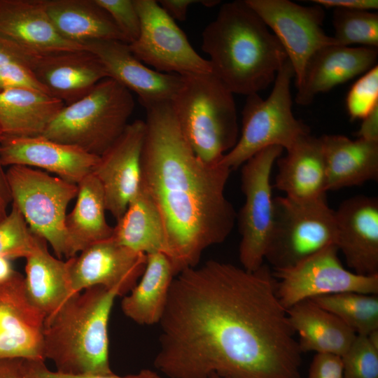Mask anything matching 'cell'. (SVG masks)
I'll return each instance as SVG.
<instances>
[{"mask_svg":"<svg viewBox=\"0 0 378 378\" xmlns=\"http://www.w3.org/2000/svg\"><path fill=\"white\" fill-rule=\"evenodd\" d=\"M154 366L169 378H301L272 270L210 260L172 282Z\"/></svg>","mask_w":378,"mask_h":378,"instance_id":"6da1fadb","label":"cell"},{"mask_svg":"<svg viewBox=\"0 0 378 378\" xmlns=\"http://www.w3.org/2000/svg\"><path fill=\"white\" fill-rule=\"evenodd\" d=\"M141 186L157 206L175 276L197 265L203 252L223 242L237 214L225 196L231 169L209 164L182 133L171 102L146 108Z\"/></svg>","mask_w":378,"mask_h":378,"instance_id":"7a4b0ae2","label":"cell"},{"mask_svg":"<svg viewBox=\"0 0 378 378\" xmlns=\"http://www.w3.org/2000/svg\"><path fill=\"white\" fill-rule=\"evenodd\" d=\"M202 36L212 73L233 94L248 96L266 89L288 59L277 38L245 0L223 4Z\"/></svg>","mask_w":378,"mask_h":378,"instance_id":"3957f363","label":"cell"},{"mask_svg":"<svg viewBox=\"0 0 378 378\" xmlns=\"http://www.w3.org/2000/svg\"><path fill=\"white\" fill-rule=\"evenodd\" d=\"M118 296L115 290L91 287L72 295L46 316L44 356L55 363L57 372L72 375L112 372L108 323Z\"/></svg>","mask_w":378,"mask_h":378,"instance_id":"277c9868","label":"cell"},{"mask_svg":"<svg viewBox=\"0 0 378 378\" xmlns=\"http://www.w3.org/2000/svg\"><path fill=\"white\" fill-rule=\"evenodd\" d=\"M181 76L171 101L181 130L198 158L218 164L239 139L234 94L212 72Z\"/></svg>","mask_w":378,"mask_h":378,"instance_id":"5b68a950","label":"cell"},{"mask_svg":"<svg viewBox=\"0 0 378 378\" xmlns=\"http://www.w3.org/2000/svg\"><path fill=\"white\" fill-rule=\"evenodd\" d=\"M131 92L111 78L64 105L43 136L100 156L120 136L134 109Z\"/></svg>","mask_w":378,"mask_h":378,"instance_id":"8992f818","label":"cell"},{"mask_svg":"<svg viewBox=\"0 0 378 378\" xmlns=\"http://www.w3.org/2000/svg\"><path fill=\"white\" fill-rule=\"evenodd\" d=\"M295 74L287 59L274 79L266 99L258 93L246 96L242 111L240 136L234 146L220 162L236 169L262 150L270 146L290 148L302 136L309 134V127L298 120L292 111L291 80Z\"/></svg>","mask_w":378,"mask_h":378,"instance_id":"52a82bcc","label":"cell"},{"mask_svg":"<svg viewBox=\"0 0 378 378\" xmlns=\"http://www.w3.org/2000/svg\"><path fill=\"white\" fill-rule=\"evenodd\" d=\"M6 175L11 202L31 232L45 239L58 258H72L65 219L69 202L76 197L78 185L22 165L8 167Z\"/></svg>","mask_w":378,"mask_h":378,"instance_id":"ba28073f","label":"cell"},{"mask_svg":"<svg viewBox=\"0 0 378 378\" xmlns=\"http://www.w3.org/2000/svg\"><path fill=\"white\" fill-rule=\"evenodd\" d=\"M274 220L265 260L273 270L292 267L335 244V210L326 195L311 200L274 197Z\"/></svg>","mask_w":378,"mask_h":378,"instance_id":"9c48e42d","label":"cell"},{"mask_svg":"<svg viewBox=\"0 0 378 378\" xmlns=\"http://www.w3.org/2000/svg\"><path fill=\"white\" fill-rule=\"evenodd\" d=\"M283 150L280 146L266 148L241 165V188L245 199L237 214L241 235L239 258L241 267L248 271L264 264L274 211L271 174Z\"/></svg>","mask_w":378,"mask_h":378,"instance_id":"30bf717a","label":"cell"},{"mask_svg":"<svg viewBox=\"0 0 378 378\" xmlns=\"http://www.w3.org/2000/svg\"><path fill=\"white\" fill-rule=\"evenodd\" d=\"M338 252L332 244L292 267L272 270L278 298L286 309L318 296L349 292L378 294V274L360 275L346 270Z\"/></svg>","mask_w":378,"mask_h":378,"instance_id":"8fae6325","label":"cell"},{"mask_svg":"<svg viewBox=\"0 0 378 378\" xmlns=\"http://www.w3.org/2000/svg\"><path fill=\"white\" fill-rule=\"evenodd\" d=\"M141 21L136 41L129 44L133 55L154 70L180 76L212 72L186 35L155 0H134Z\"/></svg>","mask_w":378,"mask_h":378,"instance_id":"7c38bea8","label":"cell"},{"mask_svg":"<svg viewBox=\"0 0 378 378\" xmlns=\"http://www.w3.org/2000/svg\"><path fill=\"white\" fill-rule=\"evenodd\" d=\"M245 1L283 46L294 70L296 87L312 55L322 47L337 44L323 29L326 14L318 5L304 6L288 0Z\"/></svg>","mask_w":378,"mask_h":378,"instance_id":"4fadbf2b","label":"cell"},{"mask_svg":"<svg viewBox=\"0 0 378 378\" xmlns=\"http://www.w3.org/2000/svg\"><path fill=\"white\" fill-rule=\"evenodd\" d=\"M146 259V254L120 244L113 237L94 243L68 259L72 291L75 294L103 286L124 296L142 276Z\"/></svg>","mask_w":378,"mask_h":378,"instance_id":"5bb4252c","label":"cell"},{"mask_svg":"<svg viewBox=\"0 0 378 378\" xmlns=\"http://www.w3.org/2000/svg\"><path fill=\"white\" fill-rule=\"evenodd\" d=\"M45 318L28 298L22 274L0 282V359L44 361Z\"/></svg>","mask_w":378,"mask_h":378,"instance_id":"9a60e30c","label":"cell"},{"mask_svg":"<svg viewBox=\"0 0 378 378\" xmlns=\"http://www.w3.org/2000/svg\"><path fill=\"white\" fill-rule=\"evenodd\" d=\"M145 133V121L136 120L129 123L99 156L92 172L102 188L106 210L116 221L141 188V158Z\"/></svg>","mask_w":378,"mask_h":378,"instance_id":"2e32d148","label":"cell"},{"mask_svg":"<svg viewBox=\"0 0 378 378\" xmlns=\"http://www.w3.org/2000/svg\"><path fill=\"white\" fill-rule=\"evenodd\" d=\"M335 245L348 267L360 275L378 274V199L363 195L335 211Z\"/></svg>","mask_w":378,"mask_h":378,"instance_id":"e0dca14e","label":"cell"},{"mask_svg":"<svg viewBox=\"0 0 378 378\" xmlns=\"http://www.w3.org/2000/svg\"><path fill=\"white\" fill-rule=\"evenodd\" d=\"M84 46L98 57L108 78L136 93L145 108L171 102L181 85V76L148 68L133 55L126 43L99 40L88 42Z\"/></svg>","mask_w":378,"mask_h":378,"instance_id":"ac0fdd59","label":"cell"},{"mask_svg":"<svg viewBox=\"0 0 378 378\" xmlns=\"http://www.w3.org/2000/svg\"><path fill=\"white\" fill-rule=\"evenodd\" d=\"M99 158L76 146L43 136H3L0 144L3 167L22 165L38 167L76 185L92 172Z\"/></svg>","mask_w":378,"mask_h":378,"instance_id":"d6986e66","label":"cell"},{"mask_svg":"<svg viewBox=\"0 0 378 378\" xmlns=\"http://www.w3.org/2000/svg\"><path fill=\"white\" fill-rule=\"evenodd\" d=\"M377 56V48H374L337 44L322 47L306 64L302 80L296 87V103L307 106L318 94L365 74L376 66Z\"/></svg>","mask_w":378,"mask_h":378,"instance_id":"ffe728a7","label":"cell"},{"mask_svg":"<svg viewBox=\"0 0 378 378\" xmlns=\"http://www.w3.org/2000/svg\"><path fill=\"white\" fill-rule=\"evenodd\" d=\"M31 70L50 94L65 105L83 97L108 78L98 57L86 49L41 55Z\"/></svg>","mask_w":378,"mask_h":378,"instance_id":"44dd1931","label":"cell"},{"mask_svg":"<svg viewBox=\"0 0 378 378\" xmlns=\"http://www.w3.org/2000/svg\"><path fill=\"white\" fill-rule=\"evenodd\" d=\"M0 31L39 55L86 49L58 33L44 0H0Z\"/></svg>","mask_w":378,"mask_h":378,"instance_id":"7402d4cb","label":"cell"},{"mask_svg":"<svg viewBox=\"0 0 378 378\" xmlns=\"http://www.w3.org/2000/svg\"><path fill=\"white\" fill-rule=\"evenodd\" d=\"M273 188L295 200H311L326 195V173L320 137L302 136L286 155L276 160Z\"/></svg>","mask_w":378,"mask_h":378,"instance_id":"603a6c76","label":"cell"},{"mask_svg":"<svg viewBox=\"0 0 378 378\" xmlns=\"http://www.w3.org/2000/svg\"><path fill=\"white\" fill-rule=\"evenodd\" d=\"M326 173V191L358 186L378 179V141L341 134L320 136Z\"/></svg>","mask_w":378,"mask_h":378,"instance_id":"cb8c5ba5","label":"cell"},{"mask_svg":"<svg viewBox=\"0 0 378 378\" xmlns=\"http://www.w3.org/2000/svg\"><path fill=\"white\" fill-rule=\"evenodd\" d=\"M289 323L299 335L302 353L314 351L342 356L356 334L338 317L311 299L287 309Z\"/></svg>","mask_w":378,"mask_h":378,"instance_id":"d4e9b609","label":"cell"},{"mask_svg":"<svg viewBox=\"0 0 378 378\" xmlns=\"http://www.w3.org/2000/svg\"><path fill=\"white\" fill-rule=\"evenodd\" d=\"M24 285L31 303L46 316L53 313L72 295L69 260L54 257L45 239L37 236L27 256Z\"/></svg>","mask_w":378,"mask_h":378,"instance_id":"484cf974","label":"cell"},{"mask_svg":"<svg viewBox=\"0 0 378 378\" xmlns=\"http://www.w3.org/2000/svg\"><path fill=\"white\" fill-rule=\"evenodd\" d=\"M44 2L54 27L70 42L83 46L99 40L126 43L110 15L95 0H44Z\"/></svg>","mask_w":378,"mask_h":378,"instance_id":"4316f807","label":"cell"},{"mask_svg":"<svg viewBox=\"0 0 378 378\" xmlns=\"http://www.w3.org/2000/svg\"><path fill=\"white\" fill-rule=\"evenodd\" d=\"M64 105L59 99L36 90L0 91V127L3 136H42Z\"/></svg>","mask_w":378,"mask_h":378,"instance_id":"83f0119b","label":"cell"},{"mask_svg":"<svg viewBox=\"0 0 378 378\" xmlns=\"http://www.w3.org/2000/svg\"><path fill=\"white\" fill-rule=\"evenodd\" d=\"M144 272L130 294L123 297L124 314L139 325L159 323L175 276L169 259L162 253L146 255Z\"/></svg>","mask_w":378,"mask_h":378,"instance_id":"f1b7e54d","label":"cell"},{"mask_svg":"<svg viewBox=\"0 0 378 378\" xmlns=\"http://www.w3.org/2000/svg\"><path fill=\"white\" fill-rule=\"evenodd\" d=\"M102 188L92 173L78 184L76 202L66 216L65 228L73 257L88 246L111 238Z\"/></svg>","mask_w":378,"mask_h":378,"instance_id":"f546056e","label":"cell"},{"mask_svg":"<svg viewBox=\"0 0 378 378\" xmlns=\"http://www.w3.org/2000/svg\"><path fill=\"white\" fill-rule=\"evenodd\" d=\"M112 237L120 244L146 255H166V237L158 209L141 186L113 227Z\"/></svg>","mask_w":378,"mask_h":378,"instance_id":"4dcf8cb0","label":"cell"},{"mask_svg":"<svg viewBox=\"0 0 378 378\" xmlns=\"http://www.w3.org/2000/svg\"><path fill=\"white\" fill-rule=\"evenodd\" d=\"M331 312L356 335H368L378 330V295L342 293L311 299Z\"/></svg>","mask_w":378,"mask_h":378,"instance_id":"1f68e13d","label":"cell"},{"mask_svg":"<svg viewBox=\"0 0 378 378\" xmlns=\"http://www.w3.org/2000/svg\"><path fill=\"white\" fill-rule=\"evenodd\" d=\"M332 36L337 45L349 46L360 44L364 47H378V14L366 10L335 8Z\"/></svg>","mask_w":378,"mask_h":378,"instance_id":"d6a6232c","label":"cell"},{"mask_svg":"<svg viewBox=\"0 0 378 378\" xmlns=\"http://www.w3.org/2000/svg\"><path fill=\"white\" fill-rule=\"evenodd\" d=\"M36 238L18 208L12 203L10 211L0 221V256L8 260L26 258Z\"/></svg>","mask_w":378,"mask_h":378,"instance_id":"836d02e7","label":"cell"},{"mask_svg":"<svg viewBox=\"0 0 378 378\" xmlns=\"http://www.w3.org/2000/svg\"><path fill=\"white\" fill-rule=\"evenodd\" d=\"M341 358L344 378H378V347L366 335H356Z\"/></svg>","mask_w":378,"mask_h":378,"instance_id":"e575fe53","label":"cell"},{"mask_svg":"<svg viewBox=\"0 0 378 378\" xmlns=\"http://www.w3.org/2000/svg\"><path fill=\"white\" fill-rule=\"evenodd\" d=\"M346 105L351 120L363 119L378 106V66L354 83L348 92Z\"/></svg>","mask_w":378,"mask_h":378,"instance_id":"d590c367","label":"cell"},{"mask_svg":"<svg viewBox=\"0 0 378 378\" xmlns=\"http://www.w3.org/2000/svg\"><path fill=\"white\" fill-rule=\"evenodd\" d=\"M110 15L127 44L137 40L141 21L134 0H95Z\"/></svg>","mask_w":378,"mask_h":378,"instance_id":"8d00e7d4","label":"cell"},{"mask_svg":"<svg viewBox=\"0 0 378 378\" xmlns=\"http://www.w3.org/2000/svg\"><path fill=\"white\" fill-rule=\"evenodd\" d=\"M11 89L31 90L50 94L30 68L15 62L0 65V91Z\"/></svg>","mask_w":378,"mask_h":378,"instance_id":"74e56055","label":"cell"},{"mask_svg":"<svg viewBox=\"0 0 378 378\" xmlns=\"http://www.w3.org/2000/svg\"><path fill=\"white\" fill-rule=\"evenodd\" d=\"M29 378H162L155 371L143 369L136 374L118 376L113 372L97 375H72L48 370L44 361L24 360Z\"/></svg>","mask_w":378,"mask_h":378,"instance_id":"f35d334b","label":"cell"},{"mask_svg":"<svg viewBox=\"0 0 378 378\" xmlns=\"http://www.w3.org/2000/svg\"><path fill=\"white\" fill-rule=\"evenodd\" d=\"M39 56L0 31V65L15 62L32 69Z\"/></svg>","mask_w":378,"mask_h":378,"instance_id":"ab89813d","label":"cell"},{"mask_svg":"<svg viewBox=\"0 0 378 378\" xmlns=\"http://www.w3.org/2000/svg\"><path fill=\"white\" fill-rule=\"evenodd\" d=\"M307 378H344L341 356L331 354H316Z\"/></svg>","mask_w":378,"mask_h":378,"instance_id":"60d3db41","label":"cell"},{"mask_svg":"<svg viewBox=\"0 0 378 378\" xmlns=\"http://www.w3.org/2000/svg\"><path fill=\"white\" fill-rule=\"evenodd\" d=\"M312 1L323 8H333L334 9L366 11L378 8L377 0H314Z\"/></svg>","mask_w":378,"mask_h":378,"instance_id":"b9f144b4","label":"cell"},{"mask_svg":"<svg viewBox=\"0 0 378 378\" xmlns=\"http://www.w3.org/2000/svg\"><path fill=\"white\" fill-rule=\"evenodd\" d=\"M158 3L174 20L184 21L190 6L200 4V0H160Z\"/></svg>","mask_w":378,"mask_h":378,"instance_id":"7bdbcfd3","label":"cell"},{"mask_svg":"<svg viewBox=\"0 0 378 378\" xmlns=\"http://www.w3.org/2000/svg\"><path fill=\"white\" fill-rule=\"evenodd\" d=\"M0 378H29L24 359H0Z\"/></svg>","mask_w":378,"mask_h":378,"instance_id":"ee69618b","label":"cell"},{"mask_svg":"<svg viewBox=\"0 0 378 378\" xmlns=\"http://www.w3.org/2000/svg\"><path fill=\"white\" fill-rule=\"evenodd\" d=\"M356 136L358 138L378 141V106L363 118Z\"/></svg>","mask_w":378,"mask_h":378,"instance_id":"f6af8a7d","label":"cell"},{"mask_svg":"<svg viewBox=\"0 0 378 378\" xmlns=\"http://www.w3.org/2000/svg\"><path fill=\"white\" fill-rule=\"evenodd\" d=\"M3 137V132L0 127V144ZM0 197L8 204L11 202V196L8 188L6 172L1 162L0 158Z\"/></svg>","mask_w":378,"mask_h":378,"instance_id":"bcb514c9","label":"cell"},{"mask_svg":"<svg viewBox=\"0 0 378 378\" xmlns=\"http://www.w3.org/2000/svg\"><path fill=\"white\" fill-rule=\"evenodd\" d=\"M15 270L12 267L10 260L0 256V282L8 279Z\"/></svg>","mask_w":378,"mask_h":378,"instance_id":"7dc6e473","label":"cell"},{"mask_svg":"<svg viewBox=\"0 0 378 378\" xmlns=\"http://www.w3.org/2000/svg\"><path fill=\"white\" fill-rule=\"evenodd\" d=\"M7 205L8 204L0 197V221L7 215Z\"/></svg>","mask_w":378,"mask_h":378,"instance_id":"c3c4849f","label":"cell"},{"mask_svg":"<svg viewBox=\"0 0 378 378\" xmlns=\"http://www.w3.org/2000/svg\"><path fill=\"white\" fill-rule=\"evenodd\" d=\"M220 1L218 0H200V4L206 7H214L218 4Z\"/></svg>","mask_w":378,"mask_h":378,"instance_id":"681fc988","label":"cell"},{"mask_svg":"<svg viewBox=\"0 0 378 378\" xmlns=\"http://www.w3.org/2000/svg\"><path fill=\"white\" fill-rule=\"evenodd\" d=\"M209 378H221V377H219V376H218V375H216V374H211V375L210 376Z\"/></svg>","mask_w":378,"mask_h":378,"instance_id":"f907efd6","label":"cell"}]
</instances>
